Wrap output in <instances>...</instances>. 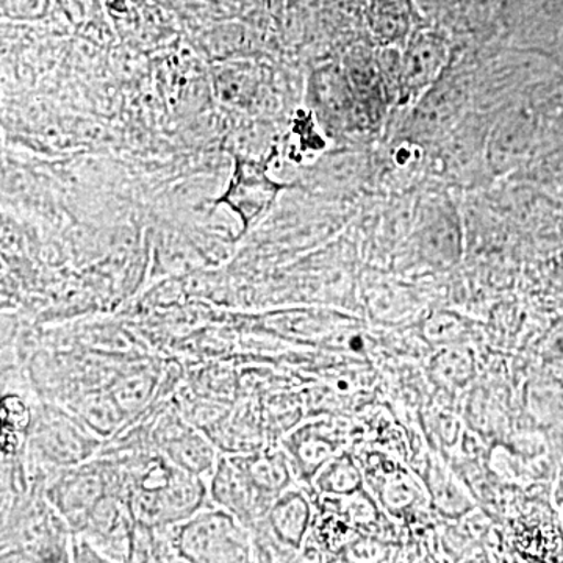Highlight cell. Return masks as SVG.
I'll return each mask as SVG.
<instances>
[{
	"mask_svg": "<svg viewBox=\"0 0 563 563\" xmlns=\"http://www.w3.org/2000/svg\"><path fill=\"white\" fill-rule=\"evenodd\" d=\"M265 169V166L257 163L236 157L231 185L218 201L228 203L242 217L244 228H247L251 221H254L272 203L280 188L266 177Z\"/></svg>",
	"mask_w": 563,
	"mask_h": 563,
	"instance_id": "obj_1",
	"label": "cell"
},
{
	"mask_svg": "<svg viewBox=\"0 0 563 563\" xmlns=\"http://www.w3.org/2000/svg\"><path fill=\"white\" fill-rule=\"evenodd\" d=\"M239 529L235 528L231 518L222 517V515H210L203 517L199 523L191 525L187 529L184 537V548L188 554L195 555L196 561H214L218 550L217 542L228 544L240 554L246 555L244 551L243 540L239 537ZM218 561V559H217Z\"/></svg>",
	"mask_w": 563,
	"mask_h": 563,
	"instance_id": "obj_2",
	"label": "cell"
},
{
	"mask_svg": "<svg viewBox=\"0 0 563 563\" xmlns=\"http://www.w3.org/2000/svg\"><path fill=\"white\" fill-rule=\"evenodd\" d=\"M440 47L432 40H420V43L410 52L407 60L406 77L412 85H422L431 80L433 74L440 68Z\"/></svg>",
	"mask_w": 563,
	"mask_h": 563,
	"instance_id": "obj_3",
	"label": "cell"
},
{
	"mask_svg": "<svg viewBox=\"0 0 563 563\" xmlns=\"http://www.w3.org/2000/svg\"><path fill=\"white\" fill-rule=\"evenodd\" d=\"M0 417L3 428L14 432H24L31 422V412L27 406L16 396H5L0 404Z\"/></svg>",
	"mask_w": 563,
	"mask_h": 563,
	"instance_id": "obj_4",
	"label": "cell"
},
{
	"mask_svg": "<svg viewBox=\"0 0 563 563\" xmlns=\"http://www.w3.org/2000/svg\"><path fill=\"white\" fill-rule=\"evenodd\" d=\"M543 10L554 18L563 20V0H544Z\"/></svg>",
	"mask_w": 563,
	"mask_h": 563,
	"instance_id": "obj_5",
	"label": "cell"
}]
</instances>
